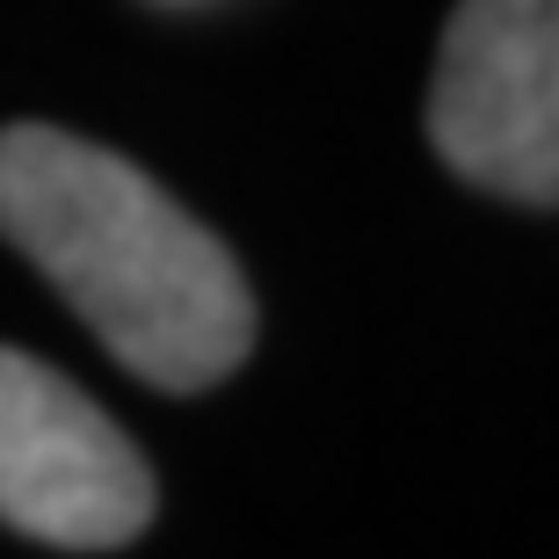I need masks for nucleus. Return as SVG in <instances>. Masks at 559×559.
Returning <instances> with one entry per match:
<instances>
[{
    "label": "nucleus",
    "mask_w": 559,
    "mask_h": 559,
    "mask_svg": "<svg viewBox=\"0 0 559 559\" xmlns=\"http://www.w3.org/2000/svg\"><path fill=\"white\" fill-rule=\"evenodd\" d=\"M0 240L160 393H204L254 349L248 276L153 175L59 124L0 131Z\"/></svg>",
    "instance_id": "obj_1"
},
{
    "label": "nucleus",
    "mask_w": 559,
    "mask_h": 559,
    "mask_svg": "<svg viewBox=\"0 0 559 559\" xmlns=\"http://www.w3.org/2000/svg\"><path fill=\"white\" fill-rule=\"evenodd\" d=\"M429 139L465 182L509 204H559V0H457Z\"/></svg>",
    "instance_id": "obj_2"
},
{
    "label": "nucleus",
    "mask_w": 559,
    "mask_h": 559,
    "mask_svg": "<svg viewBox=\"0 0 559 559\" xmlns=\"http://www.w3.org/2000/svg\"><path fill=\"white\" fill-rule=\"evenodd\" d=\"M0 523L59 552H109L153 523L139 443L59 378L0 342Z\"/></svg>",
    "instance_id": "obj_3"
}]
</instances>
